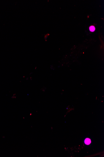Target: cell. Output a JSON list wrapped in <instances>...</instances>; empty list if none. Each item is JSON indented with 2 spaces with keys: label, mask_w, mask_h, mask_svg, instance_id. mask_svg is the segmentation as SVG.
Masks as SVG:
<instances>
[{
  "label": "cell",
  "mask_w": 104,
  "mask_h": 157,
  "mask_svg": "<svg viewBox=\"0 0 104 157\" xmlns=\"http://www.w3.org/2000/svg\"><path fill=\"white\" fill-rule=\"evenodd\" d=\"M85 143L86 145H89L91 143V140L90 139L87 138L85 140Z\"/></svg>",
  "instance_id": "6da1fadb"
},
{
  "label": "cell",
  "mask_w": 104,
  "mask_h": 157,
  "mask_svg": "<svg viewBox=\"0 0 104 157\" xmlns=\"http://www.w3.org/2000/svg\"><path fill=\"white\" fill-rule=\"evenodd\" d=\"M90 30L91 32H94L95 30V27L93 26H91L90 27Z\"/></svg>",
  "instance_id": "7a4b0ae2"
}]
</instances>
